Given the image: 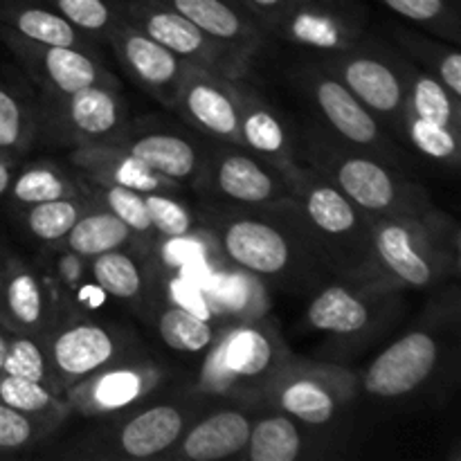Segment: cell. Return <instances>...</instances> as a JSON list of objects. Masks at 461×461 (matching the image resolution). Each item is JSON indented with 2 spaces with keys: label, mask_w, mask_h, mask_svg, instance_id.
Here are the masks:
<instances>
[{
  "label": "cell",
  "mask_w": 461,
  "mask_h": 461,
  "mask_svg": "<svg viewBox=\"0 0 461 461\" xmlns=\"http://www.w3.org/2000/svg\"><path fill=\"white\" fill-rule=\"evenodd\" d=\"M201 221L221 257L259 282L302 286L329 268L293 198L268 205L216 203Z\"/></svg>",
  "instance_id": "6da1fadb"
},
{
  "label": "cell",
  "mask_w": 461,
  "mask_h": 461,
  "mask_svg": "<svg viewBox=\"0 0 461 461\" xmlns=\"http://www.w3.org/2000/svg\"><path fill=\"white\" fill-rule=\"evenodd\" d=\"M459 228L432 207L423 214L378 216L369 223L367 282L423 291L459 273Z\"/></svg>",
  "instance_id": "7a4b0ae2"
},
{
  "label": "cell",
  "mask_w": 461,
  "mask_h": 461,
  "mask_svg": "<svg viewBox=\"0 0 461 461\" xmlns=\"http://www.w3.org/2000/svg\"><path fill=\"white\" fill-rule=\"evenodd\" d=\"M291 356L286 340L268 320L228 324L205 351L196 394L266 405L275 378Z\"/></svg>",
  "instance_id": "3957f363"
},
{
  "label": "cell",
  "mask_w": 461,
  "mask_h": 461,
  "mask_svg": "<svg viewBox=\"0 0 461 461\" xmlns=\"http://www.w3.org/2000/svg\"><path fill=\"white\" fill-rule=\"evenodd\" d=\"M284 176L329 268L338 277L367 282L372 219L311 165L300 162Z\"/></svg>",
  "instance_id": "277c9868"
},
{
  "label": "cell",
  "mask_w": 461,
  "mask_h": 461,
  "mask_svg": "<svg viewBox=\"0 0 461 461\" xmlns=\"http://www.w3.org/2000/svg\"><path fill=\"white\" fill-rule=\"evenodd\" d=\"M304 158L306 165L331 180L369 219L423 214L435 207L421 185L405 178L383 158L349 144H333L313 135L306 140Z\"/></svg>",
  "instance_id": "5b68a950"
},
{
  "label": "cell",
  "mask_w": 461,
  "mask_h": 461,
  "mask_svg": "<svg viewBox=\"0 0 461 461\" xmlns=\"http://www.w3.org/2000/svg\"><path fill=\"white\" fill-rule=\"evenodd\" d=\"M358 392V376L351 369L322 360L291 356L266 399V408L288 414L306 428L336 421Z\"/></svg>",
  "instance_id": "8992f818"
},
{
  "label": "cell",
  "mask_w": 461,
  "mask_h": 461,
  "mask_svg": "<svg viewBox=\"0 0 461 461\" xmlns=\"http://www.w3.org/2000/svg\"><path fill=\"white\" fill-rule=\"evenodd\" d=\"M39 129L45 126L59 142L117 144L131 126L120 88L88 86L75 93H41L34 104Z\"/></svg>",
  "instance_id": "52a82bcc"
},
{
  "label": "cell",
  "mask_w": 461,
  "mask_h": 461,
  "mask_svg": "<svg viewBox=\"0 0 461 461\" xmlns=\"http://www.w3.org/2000/svg\"><path fill=\"white\" fill-rule=\"evenodd\" d=\"M318 66L347 86L351 95L399 138L405 117L403 59L383 48L360 45L358 41L345 52L320 57Z\"/></svg>",
  "instance_id": "ba28073f"
},
{
  "label": "cell",
  "mask_w": 461,
  "mask_h": 461,
  "mask_svg": "<svg viewBox=\"0 0 461 461\" xmlns=\"http://www.w3.org/2000/svg\"><path fill=\"white\" fill-rule=\"evenodd\" d=\"M198 414L201 408L189 401L135 410L113 421L104 432H97V437L88 441V450L81 455L88 459H162Z\"/></svg>",
  "instance_id": "9c48e42d"
},
{
  "label": "cell",
  "mask_w": 461,
  "mask_h": 461,
  "mask_svg": "<svg viewBox=\"0 0 461 461\" xmlns=\"http://www.w3.org/2000/svg\"><path fill=\"white\" fill-rule=\"evenodd\" d=\"M399 291L374 282L340 277L311 297L306 306V324L315 333L340 340L369 338L387 324L399 309Z\"/></svg>",
  "instance_id": "30bf717a"
},
{
  "label": "cell",
  "mask_w": 461,
  "mask_h": 461,
  "mask_svg": "<svg viewBox=\"0 0 461 461\" xmlns=\"http://www.w3.org/2000/svg\"><path fill=\"white\" fill-rule=\"evenodd\" d=\"M367 27L369 12L363 0H295L266 36L327 57L363 41Z\"/></svg>",
  "instance_id": "8fae6325"
},
{
  "label": "cell",
  "mask_w": 461,
  "mask_h": 461,
  "mask_svg": "<svg viewBox=\"0 0 461 461\" xmlns=\"http://www.w3.org/2000/svg\"><path fill=\"white\" fill-rule=\"evenodd\" d=\"M124 16L192 68L228 79H243L250 68V59L210 39L189 18L160 0H124Z\"/></svg>",
  "instance_id": "7c38bea8"
},
{
  "label": "cell",
  "mask_w": 461,
  "mask_h": 461,
  "mask_svg": "<svg viewBox=\"0 0 461 461\" xmlns=\"http://www.w3.org/2000/svg\"><path fill=\"white\" fill-rule=\"evenodd\" d=\"M207 151L205 165L194 189L214 203L228 205H268L293 198L286 176L237 144H223Z\"/></svg>",
  "instance_id": "4fadbf2b"
},
{
  "label": "cell",
  "mask_w": 461,
  "mask_h": 461,
  "mask_svg": "<svg viewBox=\"0 0 461 461\" xmlns=\"http://www.w3.org/2000/svg\"><path fill=\"white\" fill-rule=\"evenodd\" d=\"M50 387L63 396L68 387L84 381L129 354V338L117 329L88 318L59 320L45 338Z\"/></svg>",
  "instance_id": "5bb4252c"
},
{
  "label": "cell",
  "mask_w": 461,
  "mask_h": 461,
  "mask_svg": "<svg viewBox=\"0 0 461 461\" xmlns=\"http://www.w3.org/2000/svg\"><path fill=\"white\" fill-rule=\"evenodd\" d=\"M300 84L329 129L342 140V144H349L360 151L383 158L390 165H396L399 160L396 144L387 138L376 115L365 108L347 86L322 70L318 63L300 72Z\"/></svg>",
  "instance_id": "9a60e30c"
},
{
  "label": "cell",
  "mask_w": 461,
  "mask_h": 461,
  "mask_svg": "<svg viewBox=\"0 0 461 461\" xmlns=\"http://www.w3.org/2000/svg\"><path fill=\"white\" fill-rule=\"evenodd\" d=\"M441 356L444 342L435 329H410L367 365L360 376L363 390L385 401L414 394L435 376Z\"/></svg>",
  "instance_id": "2e32d148"
},
{
  "label": "cell",
  "mask_w": 461,
  "mask_h": 461,
  "mask_svg": "<svg viewBox=\"0 0 461 461\" xmlns=\"http://www.w3.org/2000/svg\"><path fill=\"white\" fill-rule=\"evenodd\" d=\"M162 374V367L153 360L126 356L68 387L63 399L70 412L84 417L122 414L151 396L160 385Z\"/></svg>",
  "instance_id": "e0dca14e"
},
{
  "label": "cell",
  "mask_w": 461,
  "mask_h": 461,
  "mask_svg": "<svg viewBox=\"0 0 461 461\" xmlns=\"http://www.w3.org/2000/svg\"><path fill=\"white\" fill-rule=\"evenodd\" d=\"M171 108L207 138L241 147L239 79H228L216 72L189 66L180 79Z\"/></svg>",
  "instance_id": "ac0fdd59"
},
{
  "label": "cell",
  "mask_w": 461,
  "mask_h": 461,
  "mask_svg": "<svg viewBox=\"0 0 461 461\" xmlns=\"http://www.w3.org/2000/svg\"><path fill=\"white\" fill-rule=\"evenodd\" d=\"M23 70L41 88V93H75L88 86L120 88L115 75L104 66L97 50L63 48V45H30L5 41Z\"/></svg>",
  "instance_id": "d6986e66"
},
{
  "label": "cell",
  "mask_w": 461,
  "mask_h": 461,
  "mask_svg": "<svg viewBox=\"0 0 461 461\" xmlns=\"http://www.w3.org/2000/svg\"><path fill=\"white\" fill-rule=\"evenodd\" d=\"M126 75L151 97L171 106L189 63L153 41L129 18H122L106 41Z\"/></svg>",
  "instance_id": "ffe728a7"
},
{
  "label": "cell",
  "mask_w": 461,
  "mask_h": 461,
  "mask_svg": "<svg viewBox=\"0 0 461 461\" xmlns=\"http://www.w3.org/2000/svg\"><path fill=\"white\" fill-rule=\"evenodd\" d=\"M57 322V300L48 279L12 252L0 284V324L16 336L48 338Z\"/></svg>",
  "instance_id": "44dd1931"
},
{
  "label": "cell",
  "mask_w": 461,
  "mask_h": 461,
  "mask_svg": "<svg viewBox=\"0 0 461 461\" xmlns=\"http://www.w3.org/2000/svg\"><path fill=\"white\" fill-rule=\"evenodd\" d=\"M117 144L178 187L196 185L207 158V151H203L196 140L176 129L147 126L135 131L133 126H129L124 138Z\"/></svg>",
  "instance_id": "7402d4cb"
},
{
  "label": "cell",
  "mask_w": 461,
  "mask_h": 461,
  "mask_svg": "<svg viewBox=\"0 0 461 461\" xmlns=\"http://www.w3.org/2000/svg\"><path fill=\"white\" fill-rule=\"evenodd\" d=\"M255 417L241 408H223L198 414L178 444L165 453L167 461H221L241 455Z\"/></svg>",
  "instance_id": "603a6c76"
},
{
  "label": "cell",
  "mask_w": 461,
  "mask_h": 461,
  "mask_svg": "<svg viewBox=\"0 0 461 461\" xmlns=\"http://www.w3.org/2000/svg\"><path fill=\"white\" fill-rule=\"evenodd\" d=\"M68 162L86 183L115 185V187L135 189L140 194L178 192L180 189L176 183L149 169L142 160H138L120 144L75 147L68 156Z\"/></svg>",
  "instance_id": "cb8c5ba5"
},
{
  "label": "cell",
  "mask_w": 461,
  "mask_h": 461,
  "mask_svg": "<svg viewBox=\"0 0 461 461\" xmlns=\"http://www.w3.org/2000/svg\"><path fill=\"white\" fill-rule=\"evenodd\" d=\"M171 9L183 14L198 30L205 32L210 39L219 41L225 48L243 54L246 59L255 57L266 45V32L259 23L248 14L239 0H160Z\"/></svg>",
  "instance_id": "d4e9b609"
},
{
  "label": "cell",
  "mask_w": 461,
  "mask_h": 461,
  "mask_svg": "<svg viewBox=\"0 0 461 461\" xmlns=\"http://www.w3.org/2000/svg\"><path fill=\"white\" fill-rule=\"evenodd\" d=\"M0 39L30 45L97 50V41L77 30L48 0H3L0 3Z\"/></svg>",
  "instance_id": "484cf974"
},
{
  "label": "cell",
  "mask_w": 461,
  "mask_h": 461,
  "mask_svg": "<svg viewBox=\"0 0 461 461\" xmlns=\"http://www.w3.org/2000/svg\"><path fill=\"white\" fill-rule=\"evenodd\" d=\"M239 102H241V113H239L241 147L255 156L264 158L266 162L277 167L282 174L300 165L302 160L295 156L284 117L261 95L246 88L241 79H239Z\"/></svg>",
  "instance_id": "4316f807"
},
{
  "label": "cell",
  "mask_w": 461,
  "mask_h": 461,
  "mask_svg": "<svg viewBox=\"0 0 461 461\" xmlns=\"http://www.w3.org/2000/svg\"><path fill=\"white\" fill-rule=\"evenodd\" d=\"M88 196V183L79 174H70L57 162L39 160L25 167H18L12 180L7 198L14 207L36 205V203L57 201V198Z\"/></svg>",
  "instance_id": "83f0119b"
},
{
  "label": "cell",
  "mask_w": 461,
  "mask_h": 461,
  "mask_svg": "<svg viewBox=\"0 0 461 461\" xmlns=\"http://www.w3.org/2000/svg\"><path fill=\"white\" fill-rule=\"evenodd\" d=\"M95 286L115 300L140 306L147 302L149 266L126 248L104 252L88 259Z\"/></svg>",
  "instance_id": "f1b7e54d"
},
{
  "label": "cell",
  "mask_w": 461,
  "mask_h": 461,
  "mask_svg": "<svg viewBox=\"0 0 461 461\" xmlns=\"http://www.w3.org/2000/svg\"><path fill=\"white\" fill-rule=\"evenodd\" d=\"M270 410V408H268ZM306 439L302 423L288 414L270 410L266 417L255 419L246 448L239 459L243 461H297L304 455Z\"/></svg>",
  "instance_id": "f546056e"
},
{
  "label": "cell",
  "mask_w": 461,
  "mask_h": 461,
  "mask_svg": "<svg viewBox=\"0 0 461 461\" xmlns=\"http://www.w3.org/2000/svg\"><path fill=\"white\" fill-rule=\"evenodd\" d=\"M135 241L140 239L113 212L97 203H90L88 210L79 216V221L63 239V248L79 259H93L104 252L131 248V243Z\"/></svg>",
  "instance_id": "4dcf8cb0"
},
{
  "label": "cell",
  "mask_w": 461,
  "mask_h": 461,
  "mask_svg": "<svg viewBox=\"0 0 461 461\" xmlns=\"http://www.w3.org/2000/svg\"><path fill=\"white\" fill-rule=\"evenodd\" d=\"M405 75V113L439 122L461 131V97L450 93L437 77L403 59Z\"/></svg>",
  "instance_id": "1f68e13d"
},
{
  "label": "cell",
  "mask_w": 461,
  "mask_h": 461,
  "mask_svg": "<svg viewBox=\"0 0 461 461\" xmlns=\"http://www.w3.org/2000/svg\"><path fill=\"white\" fill-rule=\"evenodd\" d=\"M399 48L408 54V61L423 68L441 81L453 95L461 97V57L455 43L426 34L419 30L396 25L392 30Z\"/></svg>",
  "instance_id": "d6a6232c"
},
{
  "label": "cell",
  "mask_w": 461,
  "mask_h": 461,
  "mask_svg": "<svg viewBox=\"0 0 461 461\" xmlns=\"http://www.w3.org/2000/svg\"><path fill=\"white\" fill-rule=\"evenodd\" d=\"M156 331L171 351L205 354L223 329H219L214 318H207L180 304H169L158 311Z\"/></svg>",
  "instance_id": "836d02e7"
},
{
  "label": "cell",
  "mask_w": 461,
  "mask_h": 461,
  "mask_svg": "<svg viewBox=\"0 0 461 461\" xmlns=\"http://www.w3.org/2000/svg\"><path fill=\"white\" fill-rule=\"evenodd\" d=\"M0 401L18 412L54 423L57 428H61L70 414L66 399L50 390V385L12 374L0 376Z\"/></svg>",
  "instance_id": "e575fe53"
},
{
  "label": "cell",
  "mask_w": 461,
  "mask_h": 461,
  "mask_svg": "<svg viewBox=\"0 0 461 461\" xmlns=\"http://www.w3.org/2000/svg\"><path fill=\"white\" fill-rule=\"evenodd\" d=\"M387 12L396 14L403 21L426 34L459 45L461 41V14L459 0H376Z\"/></svg>",
  "instance_id": "d590c367"
},
{
  "label": "cell",
  "mask_w": 461,
  "mask_h": 461,
  "mask_svg": "<svg viewBox=\"0 0 461 461\" xmlns=\"http://www.w3.org/2000/svg\"><path fill=\"white\" fill-rule=\"evenodd\" d=\"M90 196L57 198V201L36 203V205L23 207L21 223L27 234L41 243H59L68 237L72 225L79 221L90 207Z\"/></svg>",
  "instance_id": "8d00e7d4"
},
{
  "label": "cell",
  "mask_w": 461,
  "mask_h": 461,
  "mask_svg": "<svg viewBox=\"0 0 461 461\" xmlns=\"http://www.w3.org/2000/svg\"><path fill=\"white\" fill-rule=\"evenodd\" d=\"M39 135L34 104L0 79V153L21 158Z\"/></svg>",
  "instance_id": "74e56055"
},
{
  "label": "cell",
  "mask_w": 461,
  "mask_h": 461,
  "mask_svg": "<svg viewBox=\"0 0 461 461\" xmlns=\"http://www.w3.org/2000/svg\"><path fill=\"white\" fill-rule=\"evenodd\" d=\"M399 138H403L414 151H419L423 158L437 162V165L450 167V169L459 167L461 131L405 113L403 122H401Z\"/></svg>",
  "instance_id": "f35d334b"
},
{
  "label": "cell",
  "mask_w": 461,
  "mask_h": 461,
  "mask_svg": "<svg viewBox=\"0 0 461 461\" xmlns=\"http://www.w3.org/2000/svg\"><path fill=\"white\" fill-rule=\"evenodd\" d=\"M88 196L93 203L113 212L140 241H149L156 248L158 234L153 232L147 203H144V194L135 192V189L115 187V185L88 183Z\"/></svg>",
  "instance_id": "ab89813d"
},
{
  "label": "cell",
  "mask_w": 461,
  "mask_h": 461,
  "mask_svg": "<svg viewBox=\"0 0 461 461\" xmlns=\"http://www.w3.org/2000/svg\"><path fill=\"white\" fill-rule=\"evenodd\" d=\"M144 203L158 239H187L207 234L201 214L178 201L176 192L144 194Z\"/></svg>",
  "instance_id": "60d3db41"
},
{
  "label": "cell",
  "mask_w": 461,
  "mask_h": 461,
  "mask_svg": "<svg viewBox=\"0 0 461 461\" xmlns=\"http://www.w3.org/2000/svg\"><path fill=\"white\" fill-rule=\"evenodd\" d=\"M66 21L93 41H108L124 18V0H48Z\"/></svg>",
  "instance_id": "b9f144b4"
},
{
  "label": "cell",
  "mask_w": 461,
  "mask_h": 461,
  "mask_svg": "<svg viewBox=\"0 0 461 461\" xmlns=\"http://www.w3.org/2000/svg\"><path fill=\"white\" fill-rule=\"evenodd\" d=\"M54 430H59L54 423L18 412L0 401V457H12L32 450L48 439Z\"/></svg>",
  "instance_id": "7bdbcfd3"
},
{
  "label": "cell",
  "mask_w": 461,
  "mask_h": 461,
  "mask_svg": "<svg viewBox=\"0 0 461 461\" xmlns=\"http://www.w3.org/2000/svg\"><path fill=\"white\" fill-rule=\"evenodd\" d=\"M3 374L32 378V381H41L50 385V363L45 338L16 336V333H12Z\"/></svg>",
  "instance_id": "ee69618b"
},
{
  "label": "cell",
  "mask_w": 461,
  "mask_h": 461,
  "mask_svg": "<svg viewBox=\"0 0 461 461\" xmlns=\"http://www.w3.org/2000/svg\"><path fill=\"white\" fill-rule=\"evenodd\" d=\"M239 3H241L243 7L248 9V14L259 23L261 30L268 32L295 0H239Z\"/></svg>",
  "instance_id": "f6af8a7d"
},
{
  "label": "cell",
  "mask_w": 461,
  "mask_h": 461,
  "mask_svg": "<svg viewBox=\"0 0 461 461\" xmlns=\"http://www.w3.org/2000/svg\"><path fill=\"white\" fill-rule=\"evenodd\" d=\"M18 158L7 156V153H0V201L7 198L9 187H12V180L16 176L18 169Z\"/></svg>",
  "instance_id": "bcb514c9"
},
{
  "label": "cell",
  "mask_w": 461,
  "mask_h": 461,
  "mask_svg": "<svg viewBox=\"0 0 461 461\" xmlns=\"http://www.w3.org/2000/svg\"><path fill=\"white\" fill-rule=\"evenodd\" d=\"M9 340H12V331L0 324V376H3V372H5V358H7Z\"/></svg>",
  "instance_id": "7dc6e473"
},
{
  "label": "cell",
  "mask_w": 461,
  "mask_h": 461,
  "mask_svg": "<svg viewBox=\"0 0 461 461\" xmlns=\"http://www.w3.org/2000/svg\"><path fill=\"white\" fill-rule=\"evenodd\" d=\"M9 257H12V252H9L7 243H5L3 234H0V284H3L5 270H7V264H9Z\"/></svg>",
  "instance_id": "c3c4849f"
},
{
  "label": "cell",
  "mask_w": 461,
  "mask_h": 461,
  "mask_svg": "<svg viewBox=\"0 0 461 461\" xmlns=\"http://www.w3.org/2000/svg\"><path fill=\"white\" fill-rule=\"evenodd\" d=\"M0 3H3V0H0Z\"/></svg>",
  "instance_id": "681fc988"
}]
</instances>
